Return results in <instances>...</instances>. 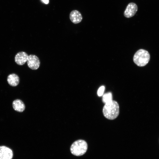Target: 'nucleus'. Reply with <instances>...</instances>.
Segmentation results:
<instances>
[{
  "instance_id": "1",
  "label": "nucleus",
  "mask_w": 159,
  "mask_h": 159,
  "mask_svg": "<svg viewBox=\"0 0 159 159\" xmlns=\"http://www.w3.org/2000/svg\"><path fill=\"white\" fill-rule=\"evenodd\" d=\"M104 117L106 118L113 120L116 118L119 113V107L118 103L112 100L105 105L102 110Z\"/></svg>"
},
{
  "instance_id": "2",
  "label": "nucleus",
  "mask_w": 159,
  "mask_h": 159,
  "mask_svg": "<svg viewBox=\"0 0 159 159\" xmlns=\"http://www.w3.org/2000/svg\"><path fill=\"white\" fill-rule=\"evenodd\" d=\"M148 52L143 49L138 50L135 54L133 58L134 62L138 66L143 67L146 65L150 59Z\"/></svg>"
},
{
  "instance_id": "3",
  "label": "nucleus",
  "mask_w": 159,
  "mask_h": 159,
  "mask_svg": "<svg viewBox=\"0 0 159 159\" xmlns=\"http://www.w3.org/2000/svg\"><path fill=\"white\" fill-rule=\"evenodd\" d=\"M87 149V143L82 140H79L74 141L70 148L71 153L77 156L83 155L86 152Z\"/></svg>"
},
{
  "instance_id": "4",
  "label": "nucleus",
  "mask_w": 159,
  "mask_h": 159,
  "mask_svg": "<svg viewBox=\"0 0 159 159\" xmlns=\"http://www.w3.org/2000/svg\"><path fill=\"white\" fill-rule=\"evenodd\" d=\"M27 62L28 67L32 69H37L39 67V59L38 57L35 55L30 54L28 55Z\"/></svg>"
},
{
  "instance_id": "5",
  "label": "nucleus",
  "mask_w": 159,
  "mask_h": 159,
  "mask_svg": "<svg viewBox=\"0 0 159 159\" xmlns=\"http://www.w3.org/2000/svg\"><path fill=\"white\" fill-rule=\"evenodd\" d=\"M138 9V7L136 4L133 2L129 3L124 11V16L127 18L133 16L137 12Z\"/></svg>"
},
{
  "instance_id": "6",
  "label": "nucleus",
  "mask_w": 159,
  "mask_h": 159,
  "mask_svg": "<svg viewBox=\"0 0 159 159\" xmlns=\"http://www.w3.org/2000/svg\"><path fill=\"white\" fill-rule=\"evenodd\" d=\"M13 156L12 150L4 146H0V159H12Z\"/></svg>"
},
{
  "instance_id": "7",
  "label": "nucleus",
  "mask_w": 159,
  "mask_h": 159,
  "mask_svg": "<svg viewBox=\"0 0 159 159\" xmlns=\"http://www.w3.org/2000/svg\"><path fill=\"white\" fill-rule=\"evenodd\" d=\"M28 56L27 54L24 52H19L15 56V62L19 65H23L27 61Z\"/></svg>"
},
{
  "instance_id": "8",
  "label": "nucleus",
  "mask_w": 159,
  "mask_h": 159,
  "mask_svg": "<svg viewBox=\"0 0 159 159\" xmlns=\"http://www.w3.org/2000/svg\"><path fill=\"white\" fill-rule=\"evenodd\" d=\"M69 18L71 21L74 24H78L80 22L82 19V16L78 11L74 10L72 11L70 14Z\"/></svg>"
},
{
  "instance_id": "9",
  "label": "nucleus",
  "mask_w": 159,
  "mask_h": 159,
  "mask_svg": "<svg viewBox=\"0 0 159 159\" xmlns=\"http://www.w3.org/2000/svg\"><path fill=\"white\" fill-rule=\"evenodd\" d=\"M7 81L11 86L15 87L17 86L19 82V78L17 75L12 73L9 75L7 77Z\"/></svg>"
},
{
  "instance_id": "10",
  "label": "nucleus",
  "mask_w": 159,
  "mask_h": 159,
  "mask_svg": "<svg viewBox=\"0 0 159 159\" xmlns=\"http://www.w3.org/2000/svg\"><path fill=\"white\" fill-rule=\"evenodd\" d=\"M12 106L14 110L19 112H23L25 109L24 104L19 99H16L12 103Z\"/></svg>"
},
{
  "instance_id": "11",
  "label": "nucleus",
  "mask_w": 159,
  "mask_h": 159,
  "mask_svg": "<svg viewBox=\"0 0 159 159\" xmlns=\"http://www.w3.org/2000/svg\"><path fill=\"white\" fill-rule=\"evenodd\" d=\"M112 93L109 92L104 94L102 98L103 102L106 103L112 100Z\"/></svg>"
},
{
  "instance_id": "12",
  "label": "nucleus",
  "mask_w": 159,
  "mask_h": 159,
  "mask_svg": "<svg viewBox=\"0 0 159 159\" xmlns=\"http://www.w3.org/2000/svg\"><path fill=\"white\" fill-rule=\"evenodd\" d=\"M105 89V87L104 86H101L97 90V93L99 96H102L103 94Z\"/></svg>"
},
{
  "instance_id": "13",
  "label": "nucleus",
  "mask_w": 159,
  "mask_h": 159,
  "mask_svg": "<svg viewBox=\"0 0 159 159\" xmlns=\"http://www.w3.org/2000/svg\"><path fill=\"white\" fill-rule=\"evenodd\" d=\"M45 4H47L49 2V0H41Z\"/></svg>"
}]
</instances>
